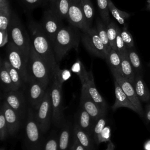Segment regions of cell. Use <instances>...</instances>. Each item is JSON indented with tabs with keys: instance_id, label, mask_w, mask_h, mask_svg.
I'll use <instances>...</instances> for the list:
<instances>
[{
	"instance_id": "836d02e7",
	"label": "cell",
	"mask_w": 150,
	"mask_h": 150,
	"mask_svg": "<svg viewBox=\"0 0 150 150\" xmlns=\"http://www.w3.org/2000/svg\"><path fill=\"white\" fill-rule=\"evenodd\" d=\"M81 6L86 21L90 26L94 16V6L90 0H81Z\"/></svg>"
},
{
	"instance_id": "ab89813d",
	"label": "cell",
	"mask_w": 150,
	"mask_h": 150,
	"mask_svg": "<svg viewBox=\"0 0 150 150\" xmlns=\"http://www.w3.org/2000/svg\"><path fill=\"white\" fill-rule=\"evenodd\" d=\"M59 137L56 134L51 135L46 141L43 150H58Z\"/></svg>"
},
{
	"instance_id": "d590c367",
	"label": "cell",
	"mask_w": 150,
	"mask_h": 150,
	"mask_svg": "<svg viewBox=\"0 0 150 150\" xmlns=\"http://www.w3.org/2000/svg\"><path fill=\"white\" fill-rule=\"evenodd\" d=\"M118 28L119 27L117 25L115 22L112 21H110L108 25L106 26L107 33L110 46L111 49H113L115 50H117L115 46V39L117 35Z\"/></svg>"
},
{
	"instance_id": "60d3db41",
	"label": "cell",
	"mask_w": 150,
	"mask_h": 150,
	"mask_svg": "<svg viewBox=\"0 0 150 150\" xmlns=\"http://www.w3.org/2000/svg\"><path fill=\"white\" fill-rule=\"evenodd\" d=\"M121 29L120 28H118L117 35L115 39L116 50L120 54H122L123 53L127 52V47L125 46L121 35Z\"/></svg>"
},
{
	"instance_id": "d4e9b609",
	"label": "cell",
	"mask_w": 150,
	"mask_h": 150,
	"mask_svg": "<svg viewBox=\"0 0 150 150\" xmlns=\"http://www.w3.org/2000/svg\"><path fill=\"white\" fill-rule=\"evenodd\" d=\"M46 1L49 3L50 9L61 19H67L70 0H46Z\"/></svg>"
},
{
	"instance_id": "9a60e30c",
	"label": "cell",
	"mask_w": 150,
	"mask_h": 150,
	"mask_svg": "<svg viewBox=\"0 0 150 150\" xmlns=\"http://www.w3.org/2000/svg\"><path fill=\"white\" fill-rule=\"evenodd\" d=\"M26 84L28 85L27 98L28 102L30 105V107L35 110L42 101L47 87L39 81L33 79L28 80Z\"/></svg>"
},
{
	"instance_id": "9c48e42d",
	"label": "cell",
	"mask_w": 150,
	"mask_h": 150,
	"mask_svg": "<svg viewBox=\"0 0 150 150\" xmlns=\"http://www.w3.org/2000/svg\"><path fill=\"white\" fill-rule=\"evenodd\" d=\"M61 19L57 15L50 9L46 11L43 14L42 23L40 25L52 44L57 33L62 28Z\"/></svg>"
},
{
	"instance_id": "7c38bea8",
	"label": "cell",
	"mask_w": 150,
	"mask_h": 150,
	"mask_svg": "<svg viewBox=\"0 0 150 150\" xmlns=\"http://www.w3.org/2000/svg\"><path fill=\"white\" fill-rule=\"evenodd\" d=\"M67 19L70 23L79 28L83 32H86L90 29L82 11L81 0H70Z\"/></svg>"
},
{
	"instance_id": "ba28073f",
	"label": "cell",
	"mask_w": 150,
	"mask_h": 150,
	"mask_svg": "<svg viewBox=\"0 0 150 150\" xmlns=\"http://www.w3.org/2000/svg\"><path fill=\"white\" fill-rule=\"evenodd\" d=\"M6 53L8 61L19 72L24 83L26 84L28 81V63L29 58L26 57L11 41L8 42Z\"/></svg>"
},
{
	"instance_id": "b9f144b4",
	"label": "cell",
	"mask_w": 150,
	"mask_h": 150,
	"mask_svg": "<svg viewBox=\"0 0 150 150\" xmlns=\"http://www.w3.org/2000/svg\"><path fill=\"white\" fill-rule=\"evenodd\" d=\"M111 135V130L110 127L108 125H105L98 136L97 145H98L101 143L111 141H110Z\"/></svg>"
},
{
	"instance_id": "f35d334b",
	"label": "cell",
	"mask_w": 150,
	"mask_h": 150,
	"mask_svg": "<svg viewBox=\"0 0 150 150\" xmlns=\"http://www.w3.org/2000/svg\"><path fill=\"white\" fill-rule=\"evenodd\" d=\"M121 35L127 49L134 47V39L131 33L128 30L127 25H124L121 30Z\"/></svg>"
},
{
	"instance_id": "603a6c76",
	"label": "cell",
	"mask_w": 150,
	"mask_h": 150,
	"mask_svg": "<svg viewBox=\"0 0 150 150\" xmlns=\"http://www.w3.org/2000/svg\"><path fill=\"white\" fill-rule=\"evenodd\" d=\"M73 128V127H72L71 123L69 121L63 125L59 137L58 150H69Z\"/></svg>"
},
{
	"instance_id": "4fadbf2b",
	"label": "cell",
	"mask_w": 150,
	"mask_h": 150,
	"mask_svg": "<svg viewBox=\"0 0 150 150\" xmlns=\"http://www.w3.org/2000/svg\"><path fill=\"white\" fill-rule=\"evenodd\" d=\"M3 97L4 101L23 118L26 111V100L23 91L20 89L4 91Z\"/></svg>"
},
{
	"instance_id": "e575fe53",
	"label": "cell",
	"mask_w": 150,
	"mask_h": 150,
	"mask_svg": "<svg viewBox=\"0 0 150 150\" xmlns=\"http://www.w3.org/2000/svg\"><path fill=\"white\" fill-rule=\"evenodd\" d=\"M97 6L100 13L103 22L107 26L110 22L108 9V0H97Z\"/></svg>"
},
{
	"instance_id": "4316f807",
	"label": "cell",
	"mask_w": 150,
	"mask_h": 150,
	"mask_svg": "<svg viewBox=\"0 0 150 150\" xmlns=\"http://www.w3.org/2000/svg\"><path fill=\"white\" fill-rule=\"evenodd\" d=\"M105 60L111 70V71H115L121 74V60L120 55L117 50L111 49L108 53Z\"/></svg>"
},
{
	"instance_id": "f6af8a7d",
	"label": "cell",
	"mask_w": 150,
	"mask_h": 150,
	"mask_svg": "<svg viewBox=\"0 0 150 150\" xmlns=\"http://www.w3.org/2000/svg\"><path fill=\"white\" fill-rule=\"evenodd\" d=\"M43 0H23V1L29 6H35L39 5Z\"/></svg>"
},
{
	"instance_id": "cb8c5ba5",
	"label": "cell",
	"mask_w": 150,
	"mask_h": 150,
	"mask_svg": "<svg viewBox=\"0 0 150 150\" xmlns=\"http://www.w3.org/2000/svg\"><path fill=\"white\" fill-rule=\"evenodd\" d=\"M120 55L121 60V67L122 76L134 85L136 74L128 59V51L127 52Z\"/></svg>"
},
{
	"instance_id": "74e56055",
	"label": "cell",
	"mask_w": 150,
	"mask_h": 150,
	"mask_svg": "<svg viewBox=\"0 0 150 150\" xmlns=\"http://www.w3.org/2000/svg\"><path fill=\"white\" fill-rule=\"evenodd\" d=\"M9 135L8 128L6 121L5 117L3 110L1 108L0 111V139L4 141Z\"/></svg>"
},
{
	"instance_id": "f1b7e54d",
	"label": "cell",
	"mask_w": 150,
	"mask_h": 150,
	"mask_svg": "<svg viewBox=\"0 0 150 150\" xmlns=\"http://www.w3.org/2000/svg\"><path fill=\"white\" fill-rule=\"evenodd\" d=\"M3 62L16 87L18 89H21V88L25 84L24 83L19 72L11 64L8 60H3Z\"/></svg>"
},
{
	"instance_id": "d6a6232c",
	"label": "cell",
	"mask_w": 150,
	"mask_h": 150,
	"mask_svg": "<svg viewBox=\"0 0 150 150\" xmlns=\"http://www.w3.org/2000/svg\"><path fill=\"white\" fill-rule=\"evenodd\" d=\"M96 30L101 40L105 46L108 52H109L111 47L110 45V42H109V40H108V38L107 33L106 26L105 25L103 22L98 19L97 21Z\"/></svg>"
},
{
	"instance_id": "ee69618b",
	"label": "cell",
	"mask_w": 150,
	"mask_h": 150,
	"mask_svg": "<svg viewBox=\"0 0 150 150\" xmlns=\"http://www.w3.org/2000/svg\"><path fill=\"white\" fill-rule=\"evenodd\" d=\"M73 141L71 145L69 148V150H87L77 139V138L73 136Z\"/></svg>"
},
{
	"instance_id": "bcb514c9",
	"label": "cell",
	"mask_w": 150,
	"mask_h": 150,
	"mask_svg": "<svg viewBox=\"0 0 150 150\" xmlns=\"http://www.w3.org/2000/svg\"><path fill=\"white\" fill-rule=\"evenodd\" d=\"M145 117L146 118L148 121H150V103L146 106Z\"/></svg>"
},
{
	"instance_id": "2e32d148",
	"label": "cell",
	"mask_w": 150,
	"mask_h": 150,
	"mask_svg": "<svg viewBox=\"0 0 150 150\" xmlns=\"http://www.w3.org/2000/svg\"><path fill=\"white\" fill-rule=\"evenodd\" d=\"M1 108L4 112L9 135L13 136L20 128L22 118L5 101H4Z\"/></svg>"
},
{
	"instance_id": "d6986e66",
	"label": "cell",
	"mask_w": 150,
	"mask_h": 150,
	"mask_svg": "<svg viewBox=\"0 0 150 150\" xmlns=\"http://www.w3.org/2000/svg\"><path fill=\"white\" fill-rule=\"evenodd\" d=\"M82 87L86 88L89 96L101 107V108L103 109L104 111L107 112L108 108L107 103L104 98L101 96L96 88L94 80L93 74L91 76L87 83L85 85L82 86Z\"/></svg>"
},
{
	"instance_id": "c3c4849f",
	"label": "cell",
	"mask_w": 150,
	"mask_h": 150,
	"mask_svg": "<svg viewBox=\"0 0 150 150\" xmlns=\"http://www.w3.org/2000/svg\"><path fill=\"white\" fill-rule=\"evenodd\" d=\"M144 148L145 150H150V140L146 142L144 145Z\"/></svg>"
},
{
	"instance_id": "ffe728a7",
	"label": "cell",
	"mask_w": 150,
	"mask_h": 150,
	"mask_svg": "<svg viewBox=\"0 0 150 150\" xmlns=\"http://www.w3.org/2000/svg\"><path fill=\"white\" fill-rule=\"evenodd\" d=\"M73 136L75 137L79 142L87 149L94 150V140L88 133L81 129L79 125L74 122L73 128Z\"/></svg>"
},
{
	"instance_id": "8fae6325",
	"label": "cell",
	"mask_w": 150,
	"mask_h": 150,
	"mask_svg": "<svg viewBox=\"0 0 150 150\" xmlns=\"http://www.w3.org/2000/svg\"><path fill=\"white\" fill-rule=\"evenodd\" d=\"M62 87L52 81L50 88L52 105V121L56 126H60L63 120V109L62 104Z\"/></svg>"
},
{
	"instance_id": "83f0119b",
	"label": "cell",
	"mask_w": 150,
	"mask_h": 150,
	"mask_svg": "<svg viewBox=\"0 0 150 150\" xmlns=\"http://www.w3.org/2000/svg\"><path fill=\"white\" fill-rule=\"evenodd\" d=\"M0 78L4 91H7L12 90H18V88L16 87L15 85L13 83L11 77L4 64L3 60H1V62Z\"/></svg>"
},
{
	"instance_id": "277c9868",
	"label": "cell",
	"mask_w": 150,
	"mask_h": 150,
	"mask_svg": "<svg viewBox=\"0 0 150 150\" xmlns=\"http://www.w3.org/2000/svg\"><path fill=\"white\" fill-rule=\"evenodd\" d=\"M41 131L36 119L34 110L29 107L28 110L25 127V145L27 150H43V144Z\"/></svg>"
},
{
	"instance_id": "e0dca14e",
	"label": "cell",
	"mask_w": 150,
	"mask_h": 150,
	"mask_svg": "<svg viewBox=\"0 0 150 150\" xmlns=\"http://www.w3.org/2000/svg\"><path fill=\"white\" fill-rule=\"evenodd\" d=\"M114 87H115V100L112 106V110L115 111L120 107H127L131 110L137 112V110L129 100L128 97L125 94L118 83L114 80Z\"/></svg>"
},
{
	"instance_id": "5bb4252c",
	"label": "cell",
	"mask_w": 150,
	"mask_h": 150,
	"mask_svg": "<svg viewBox=\"0 0 150 150\" xmlns=\"http://www.w3.org/2000/svg\"><path fill=\"white\" fill-rule=\"evenodd\" d=\"M80 107L86 110L96 122L101 117L105 115L106 112L91 98L86 88L81 87L80 96Z\"/></svg>"
},
{
	"instance_id": "7dc6e473",
	"label": "cell",
	"mask_w": 150,
	"mask_h": 150,
	"mask_svg": "<svg viewBox=\"0 0 150 150\" xmlns=\"http://www.w3.org/2000/svg\"><path fill=\"white\" fill-rule=\"evenodd\" d=\"M115 149V146L113 144V143L111 141L108 142V144L107 145V147L105 150H114Z\"/></svg>"
},
{
	"instance_id": "484cf974",
	"label": "cell",
	"mask_w": 150,
	"mask_h": 150,
	"mask_svg": "<svg viewBox=\"0 0 150 150\" xmlns=\"http://www.w3.org/2000/svg\"><path fill=\"white\" fill-rule=\"evenodd\" d=\"M71 71L79 77L81 86L85 85L93 75L91 70L87 71L80 59H77L71 67Z\"/></svg>"
},
{
	"instance_id": "5b68a950",
	"label": "cell",
	"mask_w": 150,
	"mask_h": 150,
	"mask_svg": "<svg viewBox=\"0 0 150 150\" xmlns=\"http://www.w3.org/2000/svg\"><path fill=\"white\" fill-rule=\"evenodd\" d=\"M78 42L77 36L72 29L62 27L57 33L53 43L57 62H60L71 48H76Z\"/></svg>"
},
{
	"instance_id": "681fc988",
	"label": "cell",
	"mask_w": 150,
	"mask_h": 150,
	"mask_svg": "<svg viewBox=\"0 0 150 150\" xmlns=\"http://www.w3.org/2000/svg\"><path fill=\"white\" fill-rule=\"evenodd\" d=\"M1 150H5V148H4V147H3V148H1Z\"/></svg>"
},
{
	"instance_id": "3957f363",
	"label": "cell",
	"mask_w": 150,
	"mask_h": 150,
	"mask_svg": "<svg viewBox=\"0 0 150 150\" xmlns=\"http://www.w3.org/2000/svg\"><path fill=\"white\" fill-rule=\"evenodd\" d=\"M8 32L11 40L28 58H29L31 40L24 26L18 15L12 12L8 26Z\"/></svg>"
},
{
	"instance_id": "30bf717a",
	"label": "cell",
	"mask_w": 150,
	"mask_h": 150,
	"mask_svg": "<svg viewBox=\"0 0 150 150\" xmlns=\"http://www.w3.org/2000/svg\"><path fill=\"white\" fill-rule=\"evenodd\" d=\"M114 79L120 86L125 94L131 101L137 110V113L141 117H144V112L141 103V101L138 97L133 85L126 80L121 74L117 71H111Z\"/></svg>"
},
{
	"instance_id": "7bdbcfd3",
	"label": "cell",
	"mask_w": 150,
	"mask_h": 150,
	"mask_svg": "<svg viewBox=\"0 0 150 150\" xmlns=\"http://www.w3.org/2000/svg\"><path fill=\"white\" fill-rule=\"evenodd\" d=\"M9 32L8 30H0V46H4L9 42Z\"/></svg>"
},
{
	"instance_id": "f546056e",
	"label": "cell",
	"mask_w": 150,
	"mask_h": 150,
	"mask_svg": "<svg viewBox=\"0 0 150 150\" xmlns=\"http://www.w3.org/2000/svg\"><path fill=\"white\" fill-rule=\"evenodd\" d=\"M108 9L112 16L120 24L125 25L127 20L130 16L129 13L118 9L111 0H108Z\"/></svg>"
},
{
	"instance_id": "4dcf8cb0",
	"label": "cell",
	"mask_w": 150,
	"mask_h": 150,
	"mask_svg": "<svg viewBox=\"0 0 150 150\" xmlns=\"http://www.w3.org/2000/svg\"><path fill=\"white\" fill-rule=\"evenodd\" d=\"M127 51L128 59L135 74L142 75V66L138 54L134 49V47L127 49Z\"/></svg>"
},
{
	"instance_id": "ac0fdd59",
	"label": "cell",
	"mask_w": 150,
	"mask_h": 150,
	"mask_svg": "<svg viewBox=\"0 0 150 150\" xmlns=\"http://www.w3.org/2000/svg\"><path fill=\"white\" fill-rule=\"evenodd\" d=\"M75 122L84 131L92 136L93 129L96 122L94 121L91 115L81 107L76 114Z\"/></svg>"
},
{
	"instance_id": "52a82bcc",
	"label": "cell",
	"mask_w": 150,
	"mask_h": 150,
	"mask_svg": "<svg viewBox=\"0 0 150 150\" xmlns=\"http://www.w3.org/2000/svg\"><path fill=\"white\" fill-rule=\"evenodd\" d=\"M81 40L84 46L90 53L105 60L108 52L101 40L96 28H90L83 32Z\"/></svg>"
},
{
	"instance_id": "7a4b0ae2",
	"label": "cell",
	"mask_w": 150,
	"mask_h": 150,
	"mask_svg": "<svg viewBox=\"0 0 150 150\" xmlns=\"http://www.w3.org/2000/svg\"><path fill=\"white\" fill-rule=\"evenodd\" d=\"M33 79L47 87L52 80V73L47 64L35 51L32 44L28 63V80Z\"/></svg>"
},
{
	"instance_id": "44dd1931",
	"label": "cell",
	"mask_w": 150,
	"mask_h": 150,
	"mask_svg": "<svg viewBox=\"0 0 150 150\" xmlns=\"http://www.w3.org/2000/svg\"><path fill=\"white\" fill-rule=\"evenodd\" d=\"M136 94L141 102H148L150 100V91L142 74H136L133 85Z\"/></svg>"
},
{
	"instance_id": "6da1fadb",
	"label": "cell",
	"mask_w": 150,
	"mask_h": 150,
	"mask_svg": "<svg viewBox=\"0 0 150 150\" xmlns=\"http://www.w3.org/2000/svg\"><path fill=\"white\" fill-rule=\"evenodd\" d=\"M31 44L35 51L47 64L52 73L59 66L56 60L52 43L45 33L40 24L34 22L29 23Z\"/></svg>"
},
{
	"instance_id": "7402d4cb",
	"label": "cell",
	"mask_w": 150,
	"mask_h": 150,
	"mask_svg": "<svg viewBox=\"0 0 150 150\" xmlns=\"http://www.w3.org/2000/svg\"><path fill=\"white\" fill-rule=\"evenodd\" d=\"M12 12L8 0H0V30H8Z\"/></svg>"
},
{
	"instance_id": "8992f818",
	"label": "cell",
	"mask_w": 150,
	"mask_h": 150,
	"mask_svg": "<svg viewBox=\"0 0 150 150\" xmlns=\"http://www.w3.org/2000/svg\"><path fill=\"white\" fill-rule=\"evenodd\" d=\"M34 111L39 128L45 134L50 127L53 115L50 88L46 90L42 101Z\"/></svg>"
},
{
	"instance_id": "1f68e13d",
	"label": "cell",
	"mask_w": 150,
	"mask_h": 150,
	"mask_svg": "<svg viewBox=\"0 0 150 150\" xmlns=\"http://www.w3.org/2000/svg\"><path fill=\"white\" fill-rule=\"evenodd\" d=\"M71 76V71L68 69H60L58 66L54 71L52 81L62 87L63 84Z\"/></svg>"
},
{
	"instance_id": "8d00e7d4",
	"label": "cell",
	"mask_w": 150,
	"mask_h": 150,
	"mask_svg": "<svg viewBox=\"0 0 150 150\" xmlns=\"http://www.w3.org/2000/svg\"><path fill=\"white\" fill-rule=\"evenodd\" d=\"M107 120L105 118V115L101 117L95 124L93 129V138L94 141V143L97 145L98 138L101 132L103 131L105 126L106 125Z\"/></svg>"
},
{
	"instance_id": "f907efd6",
	"label": "cell",
	"mask_w": 150,
	"mask_h": 150,
	"mask_svg": "<svg viewBox=\"0 0 150 150\" xmlns=\"http://www.w3.org/2000/svg\"><path fill=\"white\" fill-rule=\"evenodd\" d=\"M148 66L149 67H150V62H149V63L148 64Z\"/></svg>"
}]
</instances>
